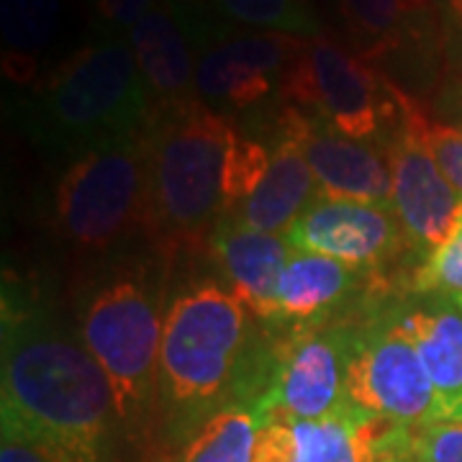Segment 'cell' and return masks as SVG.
<instances>
[{
  "mask_svg": "<svg viewBox=\"0 0 462 462\" xmlns=\"http://www.w3.org/2000/svg\"><path fill=\"white\" fill-rule=\"evenodd\" d=\"M0 424L57 462H114L124 427L106 373L26 288H3Z\"/></svg>",
  "mask_w": 462,
  "mask_h": 462,
  "instance_id": "cell-1",
  "label": "cell"
},
{
  "mask_svg": "<svg viewBox=\"0 0 462 462\" xmlns=\"http://www.w3.org/2000/svg\"><path fill=\"white\" fill-rule=\"evenodd\" d=\"M254 324L247 306L216 278L188 281L170 296L157 370V411L170 445H182L211 413L236 401L257 342Z\"/></svg>",
  "mask_w": 462,
  "mask_h": 462,
  "instance_id": "cell-2",
  "label": "cell"
},
{
  "mask_svg": "<svg viewBox=\"0 0 462 462\" xmlns=\"http://www.w3.org/2000/svg\"><path fill=\"white\" fill-rule=\"evenodd\" d=\"M147 231L165 254L200 252L224 208V165L239 139L229 116L200 98L149 106Z\"/></svg>",
  "mask_w": 462,
  "mask_h": 462,
  "instance_id": "cell-3",
  "label": "cell"
},
{
  "mask_svg": "<svg viewBox=\"0 0 462 462\" xmlns=\"http://www.w3.org/2000/svg\"><path fill=\"white\" fill-rule=\"evenodd\" d=\"M147 118V85L129 39L100 32L33 85L23 124L42 149L75 157L142 134Z\"/></svg>",
  "mask_w": 462,
  "mask_h": 462,
  "instance_id": "cell-4",
  "label": "cell"
},
{
  "mask_svg": "<svg viewBox=\"0 0 462 462\" xmlns=\"http://www.w3.org/2000/svg\"><path fill=\"white\" fill-rule=\"evenodd\" d=\"M78 337L111 383L116 409L134 437L157 409L162 306L147 260L106 263L78 291Z\"/></svg>",
  "mask_w": 462,
  "mask_h": 462,
  "instance_id": "cell-5",
  "label": "cell"
},
{
  "mask_svg": "<svg viewBox=\"0 0 462 462\" xmlns=\"http://www.w3.org/2000/svg\"><path fill=\"white\" fill-rule=\"evenodd\" d=\"M144 136L111 139L75 154L54 188L57 229L78 252L103 254L147 229Z\"/></svg>",
  "mask_w": 462,
  "mask_h": 462,
  "instance_id": "cell-6",
  "label": "cell"
},
{
  "mask_svg": "<svg viewBox=\"0 0 462 462\" xmlns=\"http://www.w3.org/2000/svg\"><path fill=\"white\" fill-rule=\"evenodd\" d=\"M278 98L327 121L357 142H388L403 121V98L378 67L342 47L329 33L306 39L282 72Z\"/></svg>",
  "mask_w": 462,
  "mask_h": 462,
  "instance_id": "cell-7",
  "label": "cell"
},
{
  "mask_svg": "<svg viewBox=\"0 0 462 462\" xmlns=\"http://www.w3.org/2000/svg\"><path fill=\"white\" fill-rule=\"evenodd\" d=\"M346 401L411 430L442 421V406L393 300L363 306L346 365Z\"/></svg>",
  "mask_w": 462,
  "mask_h": 462,
  "instance_id": "cell-8",
  "label": "cell"
},
{
  "mask_svg": "<svg viewBox=\"0 0 462 462\" xmlns=\"http://www.w3.org/2000/svg\"><path fill=\"white\" fill-rule=\"evenodd\" d=\"M355 327L357 319L337 316L319 327L270 337L267 383L257 403L263 421H314L345 406Z\"/></svg>",
  "mask_w": 462,
  "mask_h": 462,
  "instance_id": "cell-9",
  "label": "cell"
},
{
  "mask_svg": "<svg viewBox=\"0 0 462 462\" xmlns=\"http://www.w3.org/2000/svg\"><path fill=\"white\" fill-rule=\"evenodd\" d=\"M306 39L275 32H234L221 23L199 47L196 93L218 114H242L263 106Z\"/></svg>",
  "mask_w": 462,
  "mask_h": 462,
  "instance_id": "cell-10",
  "label": "cell"
},
{
  "mask_svg": "<svg viewBox=\"0 0 462 462\" xmlns=\"http://www.w3.org/2000/svg\"><path fill=\"white\" fill-rule=\"evenodd\" d=\"M411 96L403 98V121L383 144L391 165V211L406 236V247L421 263L445 242L462 208V196L449 185L411 121Z\"/></svg>",
  "mask_w": 462,
  "mask_h": 462,
  "instance_id": "cell-11",
  "label": "cell"
},
{
  "mask_svg": "<svg viewBox=\"0 0 462 462\" xmlns=\"http://www.w3.org/2000/svg\"><path fill=\"white\" fill-rule=\"evenodd\" d=\"M285 239L293 249L324 254L365 275H378L409 249L391 206L324 196L298 216Z\"/></svg>",
  "mask_w": 462,
  "mask_h": 462,
  "instance_id": "cell-12",
  "label": "cell"
},
{
  "mask_svg": "<svg viewBox=\"0 0 462 462\" xmlns=\"http://www.w3.org/2000/svg\"><path fill=\"white\" fill-rule=\"evenodd\" d=\"M275 129L296 139L314 172L319 196L391 206V165L370 142L349 139L327 121L281 103Z\"/></svg>",
  "mask_w": 462,
  "mask_h": 462,
  "instance_id": "cell-13",
  "label": "cell"
},
{
  "mask_svg": "<svg viewBox=\"0 0 462 462\" xmlns=\"http://www.w3.org/2000/svg\"><path fill=\"white\" fill-rule=\"evenodd\" d=\"M367 278L370 275L331 257L293 249L275 285L264 327L278 334L331 321L339 316V309L363 293Z\"/></svg>",
  "mask_w": 462,
  "mask_h": 462,
  "instance_id": "cell-14",
  "label": "cell"
},
{
  "mask_svg": "<svg viewBox=\"0 0 462 462\" xmlns=\"http://www.w3.org/2000/svg\"><path fill=\"white\" fill-rule=\"evenodd\" d=\"M298 462H413V431L346 401L324 419L291 421Z\"/></svg>",
  "mask_w": 462,
  "mask_h": 462,
  "instance_id": "cell-15",
  "label": "cell"
},
{
  "mask_svg": "<svg viewBox=\"0 0 462 462\" xmlns=\"http://www.w3.org/2000/svg\"><path fill=\"white\" fill-rule=\"evenodd\" d=\"M393 309L430 373L442 421H452L462 409V296L409 293Z\"/></svg>",
  "mask_w": 462,
  "mask_h": 462,
  "instance_id": "cell-16",
  "label": "cell"
},
{
  "mask_svg": "<svg viewBox=\"0 0 462 462\" xmlns=\"http://www.w3.org/2000/svg\"><path fill=\"white\" fill-rule=\"evenodd\" d=\"M208 252L236 298L257 321L270 316L275 285L293 247L285 236L249 229L239 221L221 216L208 236Z\"/></svg>",
  "mask_w": 462,
  "mask_h": 462,
  "instance_id": "cell-17",
  "label": "cell"
},
{
  "mask_svg": "<svg viewBox=\"0 0 462 462\" xmlns=\"http://www.w3.org/2000/svg\"><path fill=\"white\" fill-rule=\"evenodd\" d=\"M126 39L132 44L139 72L147 85L149 106L199 98L196 93L199 50L185 23L162 0L126 33Z\"/></svg>",
  "mask_w": 462,
  "mask_h": 462,
  "instance_id": "cell-18",
  "label": "cell"
},
{
  "mask_svg": "<svg viewBox=\"0 0 462 462\" xmlns=\"http://www.w3.org/2000/svg\"><path fill=\"white\" fill-rule=\"evenodd\" d=\"M316 199H319L316 178L296 139L275 129V142L270 149V167L264 172L263 182L226 218H234L249 229L281 234L291 229V224Z\"/></svg>",
  "mask_w": 462,
  "mask_h": 462,
  "instance_id": "cell-19",
  "label": "cell"
},
{
  "mask_svg": "<svg viewBox=\"0 0 462 462\" xmlns=\"http://www.w3.org/2000/svg\"><path fill=\"white\" fill-rule=\"evenodd\" d=\"M62 0H0L3 72L16 85H36L39 54L60 32Z\"/></svg>",
  "mask_w": 462,
  "mask_h": 462,
  "instance_id": "cell-20",
  "label": "cell"
},
{
  "mask_svg": "<svg viewBox=\"0 0 462 462\" xmlns=\"http://www.w3.org/2000/svg\"><path fill=\"white\" fill-rule=\"evenodd\" d=\"M260 430V409L247 401H231L175 447L172 462H254Z\"/></svg>",
  "mask_w": 462,
  "mask_h": 462,
  "instance_id": "cell-21",
  "label": "cell"
},
{
  "mask_svg": "<svg viewBox=\"0 0 462 462\" xmlns=\"http://www.w3.org/2000/svg\"><path fill=\"white\" fill-rule=\"evenodd\" d=\"M349 47L375 65L406 32L409 21L431 11V0H337Z\"/></svg>",
  "mask_w": 462,
  "mask_h": 462,
  "instance_id": "cell-22",
  "label": "cell"
},
{
  "mask_svg": "<svg viewBox=\"0 0 462 462\" xmlns=\"http://www.w3.org/2000/svg\"><path fill=\"white\" fill-rule=\"evenodd\" d=\"M221 23L254 32H275L300 39L324 36V23L311 0H208Z\"/></svg>",
  "mask_w": 462,
  "mask_h": 462,
  "instance_id": "cell-23",
  "label": "cell"
},
{
  "mask_svg": "<svg viewBox=\"0 0 462 462\" xmlns=\"http://www.w3.org/2000/svg\"><path fill=\"white\" fill-rule=\"evenodd\" d=\"M409 293L462 296V208L445 242L413 267Z\"/></svg>",
  "mask_w": 462,
  "mask_h": 462,
  "instance_id": "cell-24",
  "label": "cell"
},
{
  "mask_svg": "<svg viewBox=\"0 0 462 462\" xmlns=\"http://www.w3.org/2000/svg\"><path fill=\"white\" fill-rule=\"evenodd\" d=\"M270 167V149H264L263 142L254 139H236L234 147L226 154L224 165V208L221 216H231L245 200L254 193V188L263 182L264 172Z\"/></svg>",
  "mask_w": 462,
  "mask_h": 462,
  "instance_id": "cell-25",
  "label": "cell"
},
{
  "mask_svg": "<svg viewBox=\"0 0 462 462\" xmlns=\"http://www.w3.org/2000/svg\"><path fill=\"white\" fill-rule=\"evenodd\" d=\"M411 121L413 129L421 136V142L431 152V157L437 160L442 175L462 196V129H455V126H449L445 121L431 118L419 106V100L411 103Z\"/></svg>",
  "mask_w": 462,
  "mask_h": 462,
  "instance_id": "cell-26",
  "label": "cell"
},
{
  "mask_svg": "<svg viewBox=\"0 0 462 462\" xmlns=\"http://www.w3.org/2000/svg\"><path fill=\"white\" fill-rule=\"evenodd\" d=\"M413 462H462V421H437L413 431Z\"/></svg>",
  "mask_w": 462,
  "mask_h": 462,
  "instance_id": "cell-27",
  "label": "cell"
},
{
  "mask_svg": "<svg viewBox=\"0 0 462 462\" xmlns=\"http://www.w3.org/2000/svg\"><path fill=\"white\" fill-rule=\"evenodd\" d=\"M157 3L160 0H93L100 32L121 33V36L132 32Z\"/></svg>",
  "mask_w": 462,
  "mask_h": 462,
  "instance_id": "cell-28",
  "label": "cell"
},
{
  "mask_svg": "<svg viewBox=\"0 0 462 462\" xmlns=\"http://www.w3.org/2000/svg\"><path fill=\"white\" fill-rule=\"evenodd\" d=\"M431 8L442 32L447 65L462 72V0H431Z\"/></svg>",
  "mask_w": 462,
  "mask_h": 462,
  "instance_id": "cell-29",
  "label": "cell"
},
{
  "mask_svg": "<svg viewBox=\"0 0 462 462\" xmlns=\"http://www.w3.org/2000/svg\"><path fill=\"white\" fill-rule=\"evenodd\" d=\"M162 3L172 14H178V18L185 23V29L193 36L196 50H199L200 42L211 33L216 23H218V21L208 16V11H211L208 0H162Z\"/></svg>",
  "mask_w": 462,
  "mask_h": 462,
  "instance_id": "cell-30",
  "label": "cell"
},
{
  "mask_svg": "<svg viewBox=\"0 0 462 462\" xmlns=\"http://www.w3.org/2000/svg\"><path fill=\"white\" fill-rule=\"evenodd\" d=\"M431 111L437 114V121H445L455 129H462V78L452 80L437 93Z\"/></svg>",
  "mask_w": 462,
  "mask_h": 462,
  "instance_id": "cell-31",
  "label": "cell"
},
{
  "mask_svg": "<svg viewBox=\"0 0 462 462\" xmlns=\"http://www.w3.org/2000/svg\"><path fill=\"white\" fill-rule=\"evenodd\" d=\"M0 462H57L51 460L50 455H44L42 449H36L23 439L16 437H5L3 434V442H0Z\"/></svg>",
  "mask_w": 462,
  "mask_h": 462,
  "instance_id": "cell-32",
  "label": "cell"
},
{
  "mask_svg": "<svg viewBox=\"0 0 462 462\" xmlns=\"http://www.w3.org/2000/svg\"><path fill=\"white\" fill-rule=\"evenodd\" d=\"M452 421H462V409L457 413H455V419H452Z\"/></svg>",
  "mask_w": 462,
  "mask_h": 462,
  "instance_id": "cell-33",
  "label": "cell"
}]
</instances>
